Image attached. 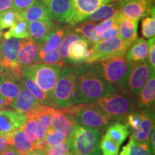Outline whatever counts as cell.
Wrapping results in <instances>:
<instances>
[{
    "label": "cell",
    "instance_id": "obj_7",
    "mask_svg": "<svg viewBox=\"0 0 155 155\" xmlns=\"http://www.w3.org/2000/svg\"><path fill=\"white\" fill-rule=\"evenodd\" d=\"M78 74V66L64 64L53 91V101L58 108H66L72 106V97Z\"/></svg>",
    "mask_w": 155,
    "mask_h": 155
},
{
    "label": "cell",
    "instance_id": "obj_20",
    "mask_svg": "<svg viewBox=\"0 0 155 155\" xmlns=\"http://www.w3.org/2000/svg\"><path fill=\"white\" fill-rule=\"evenodd\" d=\"M57 23L50 19L29 22V38L41 45Z\"/></svg>",
    "mask_w": 155,
    "mask_h": 155
},
{
    "label": "cell",
    "instance_id": "obj_8",
    "mask_svg": "<svg viewBox=\"0 0 155 155\" xmlns=\"http://www.w3.org/2000/svg\"><path fill=\"white\" fill-rule=\"evenodd\" d=\"M129 47L122 41L119 36L93 43L89 48L90 55L86 64L95 63L110 59L124 56Z\"/></svg>",
    "mask_w": 155,
    "mask_h": 155
},
{
    "label": "cell",
    "instance_id": "obj_52",
    "mask_svg": "<svg viewBox=\"0 0 155 155\" xmlns=\"http://www.w3.org/2000/svg\"><path fill=\"white\" fill-rule=\"evenodd\" d=\"M10 146H9L7 138L5 137L0 136V152H2V151L6 150V149L8 148Z\"/></svg>",
    "mask_w": 155,
    "mask_h": 155
},
{
    "label": "cell",
    "instance_id": "obj_13",
    "mask_svg": "<svg viewBox=\"0 0 155 155\" xmlns=\"http://www.w3.org/2000/svg\"><path fill=\"white\" fill-rule=\"evenodd\" d=\"M27 115L15 110L0 109V136L7 137L23 127Z\"/></svg>",
    "mask_w": 155,
    "mask_h": 155
},
{
    "label": "cell",
    "instance_id": "obj_31",
    "mask_svg": "<svg viewBox=\"0 0 155 155\" xmlns=\"http://www.w3.org/2000/svg\"><path fill=\"white\" fill-rule=\"evenodd\" d=\"M29 22L22 17H19L13 23L9 30L3 35L4 39L15 38L18 39H25L29 38Z\"/></svg>",
    "mask_w": 155,
    "mask_h": 155
},
{
    "label": "cell",
    "instance_id": "obj_26",
    "mask_svg": "<svg viewBox=\"0 0 155 155\" xmlns=\"http://www.w3.org/2000/svg\"><path fill=\"white\" fill-rule=\"evenodd\" d=\"M137 21H134L121 15L119 20V37L122 41L129 47L137 39Z\"/></svg>",
    "mask_w": 155,
    "mask_h": 155
},
{
    "label": "cell",
    "instance_id": "obj_43",
    "mask_svg": "<svg viewBox=\"0 0 155 155\" xmlns=\"http://www.w3.org/2000/svg\"><path fill=\"white\" fill-rule=\"evenodd\" d=\"M43 152L46 155H70L67 141L53 146H48Z\"/></svg>",
    "mask_w": 155,
    "mask_h": 155
},
{
    "label": "cell",
    "instance_id": "obj_34",
    "mask_svg": "<svg viewBox=\"0 0 155 155\" xmlns=\"http://www.w3.org/2000/svg\"><path fill=\"white\" fill-rule=\"evenodd\" d=\"M26 115L27 120L22 127L23 131L26 138L35 144L38 141V120L32 114L28 113Z\"/></svg>",
    "mask_w": 155,
    "mask_h": 155
},
{
    "label": "cell",
    "instance_id": "obj_53",
    "mask_svg": "<svg viewBox=\"0 0 155 155\" xmlns=\"http://www.w3.org/2000/svg\"><path fill=\"white\" fill-rule=\"evenodd\" d=\"M0 155H20L12 147H9L2 152H0Z\"/></svg>",
    "mask_w": 155,
    "mask_h": 155
},
{
    "label": "cell",
    "instance_id": "obj_28",
    "mask_svg": "<svg viewBox=\"0 0 155 155\" xmlns=\"http://www.w3.org/2000/svg\"><path fill=\"white\" fill-rule=\"evenodd\" d=\"M21 78H22V81L23 84H24V86L28 89L29 91H30L31 94L33 95L39 104H42V105L58 108L55 103L52 101L51 100H50L49 98H48L45 94L43 92V91L39 88L38 85H37L30 77H28V75H26L24 74V73H22V74H21Z\"/></svg>",
    "mask_w": 155,
    "mask_h": 155
},
{
    "label": "cell",
    "instance_id": "obj_19",
    "mask_svg": "<svg viewBox=\"0 0 155 155\" xmlns=\"http://www.w3.org/2000/svg\"><path fill=\"white\" fill-rule=\"evenodd\" d=\"M90 47L91 42L81 36L78 40L70 46L66 63L69 62L75 65L86 63L90 55Z\"/></svg>",
    "mask_w": 155,
    "mask_h": 155
},
{
    "label": "cell",
    "instance_id": "obj_3",
    "mask_svg": "<svg viewBox=\"0 0 155 155\" xmlns=\"http://www.w3.org/2000/svg\"><path fill=\"white\" fill-rule=\"evenodd\" d=\"M63 109L75 124L96 129L101 134L114 123L94 103L73 105Z\"/></svg>",
    "mask_w": 155,
    "mask_h": 155
},
{
    "label": "cell",
    "instance_id": "obj_14",
    "mask_svg": "<svg viewBox=\"0 0 155 155\" xmlns=\"http://www.w3.org/2000/svg\"><path fill=\"white\" fill-rule=\"evenodd\" d=\"M47 9L48 18L55 22L66 23L72 9L71 0H41Z\"/></svg>",
    "mask_w": 155,
    "mask_h": 155
},
{
    "label": "cell",
    "instance_id": "obj_55",
    "mask_svg": "<svg viewBox=\"0 0 155 155\" xmlns=\"http://www.w3.org/2000/svg\"><path fill=\"white\" fill-rule=\"evenodd\" d=\"M24 155H46L43 151L39 150H33L29 152Z\"/></svg>",
    "mask_w": 155,
    "mask_h": 155
},
{
    "label": "cell",
    "instance_id": "obj_16",
    "mask_svg": "<svg viewBox=\"0 0 155 155\" xmlns=\"http://www.w3.org/2000/svg\"><path fill=\"white\" fill-rule=\"evenodd\" d=\"M22 84L21 77L2 71L0 75V95L11 105L18 95Z\"/></svg>",
    "mask_w": 155,
    "mask_h": 155
},
{
    "label": "cell",
    "instance_id": "obj_40",
    "mask_svg": "<svg viewBox=\"0 0 155 155\" xmlns=\"http://www.w3.org/2000/svg\"><path fill=\"white\" fill-rule=\"evenodd\" d=\"M67 139L68 136L52 127L48 129L45 137V140L46 141L48 146H53L60 143L65 142L67 141Z\"/></svg>",
    "mask_w": 155,
    "mask_h": 155
},
{
    "label": "cell",
    "instance_id": "obj_6",
    "mask_svg": "<svg viewBox=\"0 0 155 155\" xmlns=\"http://www.w3.org/2000/svg\"><path fill=\"white\" fill-rule=\"evenodd\" d=\"M64 64L36 63L22 68L21 71L22 73L30 77L39 88L43 91L48 98L54 102L53 91Z\"/></svg>",
    "mask_w": 155,
    "mask_h": 155
},
{
    "label": "cell",
    "instance_id": "obj_9",
    "mask_svg": "<svg viewBox=\"0 0 155 155\" xmlns=\"http://www.w3.org/2000/svg\"><path fill=\"white\" fill-rule=\"evenodd\" d=\"M21 42V39L15 38L3 39L0 41V68L19 77L22 74L17 59Z\"/></svg>",
    "mask_w": 155,
    "mask_h": 155
},
{
    "label": "cell",
    "instance_id": "obj_30",
    "mask_svg": "<svg viewBox=\"0 0 155 155\" xmlns=\"http://www.w3.org/2000/svg\"><path fill=\"white\" fill-rule=\"evenodd\" d=\"M106 137L119 146L123 144L129 134V128L121 122H115L108 127L105 131Z\"/></svg>",
    "mask_w": 155,
    "mask_h": 155
},
{
    "label": "cell",
    "instance_id": "obj_50",
    "mask_svg": "<svg viewBox=\"0 0 155 155\" xmlns=\"http://www.w3.org/2000/svg\"><path fill=\"white\" fill-rule=\"evenodd\" d=\"M47 129L42 126L40 122L38 121V141L42 140L45 137Z\"/></svg>",
    "mask_w": 155,
    "mask_h": 155
},
{
    "label": "cell",
    "instance_id": "obj_10",
    "mask_svg": "<svg viewBox=\"0 0 155 155\" xmlns=\"http://www.w3.org/2000/svg\"><path fill=\"white\" fill-rule=\"evenodd\" d=\"M153 73L154 70L150 66L148 61L132 65L124 89L137 96Z\"/></svg>",
    "mask_w": 155,
    "mask_h": 155
},
{
    "label": "cell",
    "instance_id": "obj_15",
    "mask_svg": "<svg viewBox=\"0 0 155 155\" xmlns=\"http://www.w3.org/2000/svg\"><path fill=\"white\" fill-rule=\"evenodd\" d=\"M40 45L30 38L22 40L18 52V63L21 70L38 63Z\"/></svg>",
    "mask_w": 155,
    "mask_h": 155
},
{
    "label": "cell",
    "instance_id": "obj_44",
    "mask_svg": "<svg viewBox=\"0 0 155 155\" xmlns=\"http://www.w3.org/2000/svg\"><path fill=\"white\" fill-rule=\"evenodd\" d=\"M121 13L119 12L118 18L115 21V22L114 23L113 25L111 27H110L109 28L107 29L105 32L103 33L100 36V41L101 40H108V39H111L114 37L119 35V20L120 17H121Z\"/></svg>",
    "mask_w": 155,
    "mask_h": 155
},
{
    "label": "cell",
    "instance_id": "obj_47",
    "mask_svg": "<svg viewBox=\"0 0 155 155\" xmlns=\"http://www.w3.org/2000/svg\"><path fill=\"white\" fill-rule=\"evenodd\" d=\"M37 0H13L14 8L19 12H22L32 5Z\"/></svg>",
    "mask_w": 155,
    "mask_h": 155
},
{
    "label": "cell",
    "instance_id": "obj_54",
    "mask_svg": "<svg viewBox=\"0 0 155 155\" xmlns=\"http://www.w3.org/2000/svg\"><path fill=\"white\" fill-rule=\"evenodd\" d=\"M10 106V104L0 95V109H4Z\"/></svg>",
    "mask_w": 155,
    "mask_h": 155
},
{
    "label": "cell",
    "instance_id": "obj_2",
    "mask_svg": "<svg viewBox=\"0 0 155 155\" xmlns=\"http://www.w3.org/2000/svg\"><path fill=\"white\" fill-rule=\"evenodd\" d=\"M136 101V95L125 89H120L97 100L94 104L115 123L125 122L128 114L137 110Z\"/></svg>",
    "mask_w": 155,
    "mask_h": 155
},
{
    "label": "cell",
    "instance_id": "obj_41",
    "mask_svg": "<svg viewBox=\"0 0 155 155\" xmlns=\"http://www.w3.org/2000/svg\"><path fill=\"white\" fill-rule=\"evenodd\" d=\"M61 63H65V62L61 59L58 49L49 52V53H45L43 55H39L38 63L57 64Z\"/></svg>",
    "mask_w": 155,
    "mask_h": 155
},
{
    "label": "cell",
    "instance_id": "obj_1",
    "mask_svg": "<svg viewBox=\"0 0 155 155\" xmlns=\"http://www.w3.org/2000/svg\"><path fill=\"white\" fill-rule=\"evenodd\" d=\"M78 74L72 97V106L92 104L118 90L108 84L89 64L78 65Z\"/></svg>",
    "mask_w": 155,
    "mask_h": 155
},
{
    "label": "cell",
    "instance_id": "obj_5",
    "mask_svg": "<svg viewBox=\"0 0 155 155\" xmlns=\"http://www.w3.org/2000/svg\"><path fill=\"white\" fill-rule=\"evenodd\" d=\"M89 65L108 84L118 90L124 89L128 75L132 67L124 56L112 58Z\"/></svg>",
    "mask_w": 155,
    "mask_h": 155
},
{
    "label": "cell",
    "instance_id": "obj_37",
    "mask_svg": "<svg viewBox=\"0 0 155 155\" xmlns=\"http://www.w3.org/2000/svg\"><path fill=\"white\" fill-rule=\"evenodd\" d=\"M20 17V12L15 8L0 12V30L10 28L13 23Z\"/></svg>",
    "mask_w": 155,
    "mask_h": 155
},
{
    "label": "cell",
    "instance_id": "obj_21",
    "mask_svg": "<svg viewBox=\"0 0 155 155\" xmlns=\"http://www.w3.org/2000/svg\"><path fill=\"white\" fill-rule=\"evenodd\" d=\"M137 96L136 106L137 110L154 108L155 100V76L154 73L151 75Z\"/></svg>",
    "mask_w": 155,
    "mask_h": 155
},
{
    "label": "cell",
    "instance_id": "obj_48",
    "mask_svg": "<svg viewBox=\"0 0 155 155\" xmlns=\"http://www.w3.org/2000/svg\"><path fill=\"white\" fill-rule=\"evenodd\" d=\"M14 8L13 0H0V12Z\"/></svg>",
    "mask_w": 155,
    "mask_h": 155
},
{
    "label": "cell",
    "instance_id": "obj_51",
    "mask_svg": "<svg viewBox=\"0 0 155 155\" xmlns=\"http://www.w3.org/2000/svg\"><path fill=\"white\" fill-rule=\"evenodd\" d=\"M48 147V145L46 142V141L44 139L42 140L38 141V142L35 144V150H42L44 151L46 148Z\"/></svg>",
    "mask_w": 155,
    "mask_h": 155
},
{
    "label": "cell",
    "instance_id": "obj_22",
    "mask_svg": "<svg viewBox=\"0 0 155 155\" xmlns=\"http://www.w3.org/2000/svg\"><path fill=\"white\" fill-rule=\"evenodd\" d=\"M125 58L131 65L147 61L149 56L148 42L143 38H139L129 46Z\"/></svg>",
    "mask_w": 155,
    "mask_h": 155
},
{
    "label": "cell",
    "instance_id": "obj_45",
    "mask_svg": "<svg viewBox=\"0 0 155 155\" xmlns=\"http://www.w3.org/2000/svg\"><path fill=\"white\" fill-rule=\"evenodd\" d=\"M119 15V12L116 13L114 16L111 17V18H108L107 19H106V20L102 21V22L99 23L98 25H96V28H95V31H96V33L97 35L100 38V36L107 29L109 28L110 27H111L114 23L115 22V21L117 19Z\"/></svg>",
    "mask_w": 155,
    "mask_h": 155
},
{
    "label": "cell",
    "instance_id": "obj_56",
    "mask_svg": "<svg viewBox=\"0 0 155 155\" xmlns=\"http://www.w3.org/2000/svg\"><path fill=\"white\" fill-rule=\"evenodd\" d=\"M144 1H147V2H150V3L154 4V0H144Z\"/></svg>",
    "mask_w": 155,
    "mask_h": 155
},
{
    "label": "cell",
    "instance_id": "obj_29",
    "mask_svg": "<svg viewBox=\"0 0 155 155\" xmlns=\"http://www.w3.org/2000/svg\"><path fill=\"white\" fill-rule=\"evenodd\" d=\"M20 14L28 22L49 19L45 6L41 0H37L33 5L21 12Z\"/></svg>",
    "mask_w": 155,
    "mask_h": 155
},
{
    "label": "cell",
    "instance_id": "obj_33",
    "mask_svg": "<svg viewBox=\"0 0 155 155\" xmlns=\"http://www.w3.org/2000/svg\"><path fill=\"white\" fill-rule=\"evenodd\" d=\"M78 26L74 28V30L81 36L83 37L91 42V43H96L100 41V38L97 35L95 31L96 24L91 21H83L79 23Z\"/></svg>",
    "mask_w": 155,
    "mask_h": 155
},
{
    "label": "cell",
    "instance_id": "obj_25",
    "mask_svg": "<svg viewBox=\"0 0 155 155\" xmlns=\"http://www.w3.org/2000/svg\"><path fill=\"white\" fill-rule=\"evenodd\" d=\"M9 146L12 147L20 155H24L35 150V144L25 137L22 127L6 137Z\"/></svg>",
    "mask_w": 155,
    "mask_h": 155
},
{
    "label": "cell",
    "instance_id": "obj_38",
    "mask_svg": "<svg viewBox=\"0 0 155 155\" xmlns=\"http://www.w3.org/2000/svg\"><path fill=\"white\" fill-rule=\"evenodd\" d=\"M141 35L146 39L154 38L155 35V17L154 14L143 17L141 21Z\"/></svg>",
    "mask_w": 155,
    "mask_h": 155
},
{
    "label": "cell",
    "instance_id": "obj_57",
    "mask_svg": "<svg viewBox=\"0 0 155 155\" xmlns=\"http://www.w3.org/2000/svg\"><path fill=\"white\" fill-rule=\"evenodd\" d=\"M2 33L1 30H0V41L2 40Z\"/></svg>",
    "mask_w": 155,
    "mask_h": 155
},
{
    "label": "cell",
    "instance_id": "obj_11",
    "mask_svg": "<svg viewBox=\"0 0 155 155\" xmlns=\"http://www.w3.org/2000/svg\"><path fill=\"white\" fill-rule=\"evenodd\" d=\"M115 1L116 0H71L72 9L66 24L71 27L76 26L102 5Z\"/></svg>",
    "mask_w": 155,
    "mask_h": 155
},
{
    "label": "cell",
    "instance_id": "obj_23",
    "mask_svg": "<svg viewBox=\"0 0 155 155\" xmlns=\"http://www.w3.org/2000/svg\"><path fill=\"white\" fill-rule=\"evenodd\" d=\"M38 104H40L33 95L22 84L18 95L12 102L10 106L15 111L26 114L34 109Z\"/></svg>",
    "mask_w": 155,
    "mask_h": 155
},
{
    "label": "cell",
    "instance_id": "obj_32",
    "mask_svg": "<svg viewBox=\"0 0 155 155\" xmlns=\"http://www.w3.org/2000/svg\"><path fill=\"white\" fill-rule=\"evenodd\" d=\"M119 155H154L147 143H139L132 138L122 148Z\"/></svg>",
    "mask_w": 155,
    "mask_h": 155
},
{
    "label": "cell",
    "instance_id": "obj_24",
    "mask_svg": "<svg viewBox=\"0 0 155 155\" xmlns=\"http://www.w3.org/2000/svg\"><path fill=\"white\" fill-rule=\"evenodd\" d=\"M50 119L51 127L61 131L68 137L75 124L63 109H58L57 108H50Z\"/></svg>",
    "mask_w": 155,
    "mask_h": 155
},
{
    "label": "cell",
    "instance_id": "obj_27",
    "mask_svg": "<svg viewBox=\"0 0 155 155\" xmlns=\"http://www.w3.org/2000/svg\"><path fill=\"white\" fill-rule=\"evenodd\" d=\"M118 12H119V1L116 0L115 2L102 5L89 15L85 21H91L94 22H101L111 18Z\"/></svg>",
    "mask_w": 155,
    "mask_h": 155
},
{
    "label": "cell",
    "instance_id": "obj_4",
    "mask_svg": "<svg viewBox=\"0 0 155 155\" xmlns=\"http://www.w3.org/2000/svg\"><path fill=\"white\" fill-rule=\"evenodd\" d=\"M101 134L96 129L75 124L67 139L70 155H102Z\"/></svg>",
    "mask_w": 155,
    "mask_h": 155
},
{
    "label": "cell",
    "instance_id": "obj_36",
    "mask_svg": "<svg viewBox=\"0 0 155 155\" xmlns=\"http://www.w3.org/2000/svg\"><path fill=\"white\" fill-rule=\"evenodd\" d=\"M50 108H51L50 106L38 104L34 109L29 112V113L32 114L36 118L38 121L40 122L47 130L51 127Z\"/></svg>",
    "mask_w": 155,
    "mask_h": 155
},
{
    "label": "cell",
    "instance_id": "obj_35",
    "mask_svg": "<svg viewBox=\"0 0 155 155\" xmlns=\"http://www.w3.org/2000/svg\"><path fill=\"white\" fill-rule=\"evenodd\" d=\"M81 37L80 35L75 32L74 29L73 28H71L66 34V35L64 37L63 40H62L61 45L58 48V50L61 59L65 63L68 59V53L70 46L75 42H76L77 40H78Z\"/></svg>",
    "mask_w": 155,
    "mask_h": 155
},
{
    "label": "cell",
    "instance_id": "obj_49",
    "mask_svg": "<svg viewBox=\"0 0 155 155\" xmlns=\"http://www.w3.org/2000/svg\"><path fill=\"white\" fill-rule=\"evenodd\" d=\"M148 144L150 147V150L153 153V154H154L155 152V131L154 129H153L152 132H151L150 137H149V141H148Z\"/></svg>",
    "mask_w": 155,
    "mask_h": 155
},
{
    "label": "cell",
    "instance_id": "obj_12",
    "mask_svg": "<svg viewBox=\"0 0 155 155\" xmlns=\"http://www.w3.org/2000/svg\"><path fill=\"white\" fill-rule=\"evenodd\" d=\"M119 12L124 17L139 22L143 17L154 13V4L144 0H119Z\"/></svg>",
    "mask_w": 155,
    "mask_h": 155
},
{
    "label": "cell",
    "instance_id": "obj_42",
    "mask_svg": "<svg viewBox=\"0 0 155 155\" xmlns=\"http://www.w3.org/2000/svg\"><path fill=\"white\" fill-rule=\"evenodd\" d=\"M141 123V116L139 110H135L128 114L125 120V124L131 132H134L139 129Z\"/></svg>",
    "mask_w": 155,
    "mask_h": 155
},
{
    "label": "cell",
    "instance_id": "obj_39",
    "mask_svg": "<svg viewBox=\"0 0 155 155\" xmlns=\"http://www.w3.org/2000/svg\"><path fill=\"white\" fill-rule=\"evenodd\" d=\"M100 150L102 155H118L119 152V145L116 144L111 139L104 135L100 140Z\"/></svg>",
    "mask_w": 155,
    "mask_h": 155
},
{
    "label": "cell",
    "instance_id": "obj_46",
    "mask_svg": "<svg viewBox=\"0 0 155 155\" xmlns=\"http://www.w3.org/2000/svg\"><path fill=\"white\" fill-rule=\"evenodd\" d=\"M155 39L154 38H150L149 40V63L153 70H155Z\"/></svg>",
    "mask_w": 155,
    "mask_h": 155
},
{
    "label": "cell",
    "instance_id": "obj_18",
    "mask_svg": "<svg viewBox=\"0 0 155 155\" xmlns=\"http://www.w3.org/2000/svg\"><path fill=\"white\" fill-rule=\"evenodd\" d=\"M71 28L72 27L70 26L69 25H63V23L58 22L53 30L48 35L47 38L40 45L39 55H43L45 53L57 50L62 40H63L64 37L66 35Z\"/></svg>",
    "mask_w": 155,
    "mask_h": 155
},
{
    "label": "cell",
    "instance_id": "obj_58",
    "mask_svg": "<svg viewBox=\"0 0 155 155\" xmlns=\"http://www.w3.org/2000/svg\"><path fill=\"white\" fill-rule=\"evenodd\" d=\"M2 69L0 68V75H1V73H2Z\"/></svg>",
    "mask_w": 155,
    "mask_h": 155
},
{
    "label": "cell",
    "instance_id": "obj_17",
    "mask_svg": "<svg viewBox=\"0 0 155 155\" xmlns=\"http://www.w3.org/2000/svg\"><path fill=\"white\" fill-rule=\"evenodd\" d=\"M141 116V123L139 129L131 132V138L139 143L148 144L149 137L151 132L154 129V108L139 110Z\"/></svg>",
    "mask_w": 155,
    "mask_h": 155
}]
</instances>
